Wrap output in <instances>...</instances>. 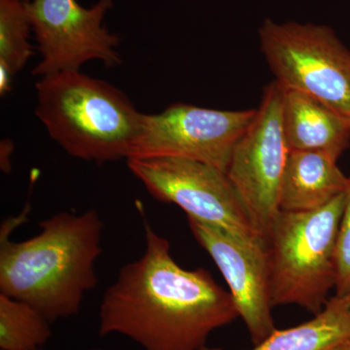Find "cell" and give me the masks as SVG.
<instances>
[{
	"instance_id": "4",
	"label": "cell",
	"mask_w": 350,
	"mask_h": 350,
	"mask_svg": "<svg viewBox=\"0 0 350 350\" xmlns=\"http://www.w3.org/2000/svg\"><path fill=\"white\" fill-rule=\"evenodd\" d=\"M345 193L326 206L301 213L280 211L268 236L273 306L296 305L321 312L336 284V245Z\"/></svg>"
},
{
	"instance_id": "15",
	"label": "cell",
	"mask_w": 350,
	"mask_h": 350,
	"mask_svg": "<svg viewBox=\"0 0 350 350\" xmlns=\"http://www.w3.org/2000/svg\"><path fill=\"white\" fill-rule=\"evenodd\" d=\"M52 323L33 306L0 294V350H38L53 336Z\"/></svg>"
},
{
	"instance_id": "3",
	"label": "cell",
	"mask_w": 350,
	"mask_h": 350,
	"mask_svg": "<svg viewBox=\"0 0 350 350\" xmlns=\"http://www.w3.org/2000/svg\"><path fill=\"white\" fill-rule=\"evenodd\" d=\"M36 88V115L66 153L96 163L128 160L142 114L118 88L80 70L43 76Z\"/></svg>"
},
{
	"instance_id": "21",
	"label": "cell",
	"mask_w": 350,
	"mask_h": 350,
	"mask_svg": "<svg viewBox=\"0 0 350 350\" xmlns=\"http://www.w3.org/2000/svg\"><path fill=\"white\" fill-rule=\"evenodd\" d=\"M38 350H43V349H38Z\"/></svg>"
},
{
	"instance_id": "11",
	"label": "cell",
	"mask_w": 350,
	"mask_h": 350,
	"mask_svg": "<svg viewBox=\"0 0 350 350\" xmlns=\"http://www.w3.org/2000/svg\"><path fill=\"white\" fill-rule=\"evenodd\" d=\"M282 126L290 151L317 152L338 161L350 146L349 122L301 92L284 89Z\"/></svg>"
},
{
	"instance_id": "6",
	"label": "cell",
	"mask_w": 350,
	"mask_h": 350,
	"mask_svg": "<svg viewBox=\"0 0 350 350\" xmlns=\"http://www.w3.org/2000/svg\"><path fill=\"white\" fill-rule=\"evenodd\" d=\"M283 94L275 80L264 88L254 119L234 147L227 170L255 234L264 239L280 211V187L290 152L282 126Z\"/></svg>"
},
{
	"instance_id": "16",
	"label": "cell",
	"mask_w": 350,
	"mask_h": 350,
	"mask_svg": "<svg viewBox=\"0 0 350 350\" xmlns=\"http://www.w3.org/2000/svg\"><path fill=\"white\" fill-rule=\"evenodd\" d=\"M336 295L350 293V174L336 245Z\"/></svg>"
},
{
	"instance_id": "2",
	"label": "cell",
	"mask_w": 350,
	"mask_h": 350,
	"mask_svg": "<svg viewBox=\"0 0 350 350\" xmlns=\"http://www.w3.org/2000/svg\"><path fill=\"white\" fill-rule=\"evenodd\" d=\"M29 206L6 219L0 231V294L29 304L51 323L75 317L98 283L103 222L96 208L59 213L39 223L40 232L15 241L11 234L27 219Z\"/></svg>"
},
{
	"instance_id": "17",
	"label": "cell",
	"mask_w": 350,
	"mask_h": 350,
	"mask_svg": "<svg viewBox=\"0 0 350 350\" xmlns=\"http://www.w3.org/2000/svg\"><path fill=\"white\" fill-rule=\"evenodd\" d=\"M1 147L4 148V153L1 152V169L4 172H9L11 169L10 161H9V155L12 154L13 146L10 142H4V146L2 145Z\"/></svg>"
},
{
	"instance_id": "7",
	"label": "cell",
	"mask_w": 350,
	"mask_h": 350,
	"mask_svg": "<svg viewBox=\"0 0 350 350\" xmlns=\"http://www.w3.org/2000/svg\"><path fill=\"white\" fill-rule=\"evenodd\" d=\"M256 108L218 110L174 103L159 114H142L129 159L180 158L227 172L232 154Z\"/></svg>"
},
{
	"instance_id": "19",
	"label": "cell",
	"mask_w": 350,
	"mask_h": 350,
	"mask_svg": "<svg viewBox=\"0 0 350 350\" xmlns=\"http://www.w3.org/2000/svg\"><path fill=\"white\" fill-rule=\"evenodd\" d=\"M89 350H105V349H89Z\"/></svg>"
},
{
	"instance_id": "5",
	"label": "cell",
	"mask_w": 350,
	"mask_h": 350,
	"mask_svg": "<svg viewBox=\"0 0 350 350\" xmlns=\"http://www.w3.org/2000/svg\"><path fill=\"white\" fill-rule=\"evenodd\" d=\"M258 32L275 81L317 98L350 124V50L331 27L267 19Z\"/></svg>"
},
{
	"instance_id": "9",
	"label": "cell",
	"mask_w": 350,
	"mask_h": 350,
	"mask_svg": "<svg viewBox=\"0 0 350 350\" xmlns=\"http://www.w3.org/2000/svg\"><path fill=\"white\" fill-rule=\"evenodd\" d=\"M113 0H100L85 8L76 0H29L27 13L38 41L41 61L32 75L80 70L91 61L108 68L122 63L119 38L103 25Z\"/></svg>"
},
{
	"instance_id": "8",
	"label": "cell",
	"mask_w": 350,
	"mask_h": 350,
	"mask_svg": "<svg viewBox=\"0 0 350 350\" xmlns=\"http://www.w3.org/2000/svg\"><path fill=\"white\" fill-rule=\"evenodd\" d=\"M126 163L154 199L180 207L188 218L241 236H257L227 172L180 158L129 159Z\"/></svg>"
},
{
	"instance_id": "14",
	"label": "cell",
	"mask_w": 350,
	"mask_h": 350,
	"mask_svg": "<svg viewBox=\"0 0 350 350\" xmlns=\"http://www.w3.org/2000/svg\"><path fill=\"white\" fill-rule=\"evenodd\" d=\"M31 19L25 0H0V94L12 89L14 76L32 56Z\"/></svg>"
},
{
	"instance_id": "18",
	"label": "cell",
	"mask_w": 350,
	"mask_h": 350,
	"mask_svg": "<svg viewBox=\"0 0 350 350\" xmlns=\"http://www.w3.org/2000/svg\"><path fill=\"white\" fill-rule=\"evenodd\" d=\"M330 350H350V338H347L344 342H340Z\"/></svg>"
},
{
	"instance_id": "12",
	"label": "cell",
	"mask_w": 350,
	"mask_h": 350,
	"mask_svg": "<svg viewBox=\"0 0 350 350\" xmlns=\"http://www.w3.org/2000/svg\"><path fill=\"white\" fill-rule=\"evenodd\" d=\"M337 163L317 152L290 151L280 187V211H314L344 194L349 176Z\"/></svg>"
},
{
	"instance_id": "20",
	"label": "cell",
	"mask_w": 350,
	"mask_h": 350,
	"mask_svg": "<svg viewBox=\"0 0 350 350\" xmlns=\"http://www.w3.org/2000/svg\"><path fill=\"white\" fill-rule=\"evenodd\" d=\"M25 1H29V0H25Z\"/></svg>"
},
{
	"instance_id": "1",
	"label": "cell",
	"mask_w": 350,
	"mask_h": 350,
	"mask_svg": "<svg viewBox=\"0 0 350 350\" xmlns=\"http://www.w3.org/2000/svg\"><path fill=\"white\" fill-rule=\"evenodd\" d=\"M144 254L103 294L98 334L124 336L144 350H199L239 317L234 299L206 269L181 268L144 217Z\"/></svg>"
},
{
	"instance_id": "13",
	"label": "cell",
	"mask_w": 350,
	"mask_h": 350,
	"mask_svg": "<svg viewBox=\"0 0 350 350\" xmlns=\"http://www.w3.org/2000/svg\"><path fill=\"white\" fill-rule=\"evenodd\" d=\"M350 338V293L329 299L321 312L300 325L276 330L251 350H330ZM199 350H223L204 345Z\"/></svg>"
},
{
	"instance_id": "10",
	"label": "cell",
	"mask_w": 350,
	"mask_h": 350,
	"mask_svg": "<svg viewBox=\"0 0 350 350\" xmlns=\"http://www.w3.org/2000/svg\"><path fill=\"white\" fill-rule=\"evenodd\" d=\"M197 243L224 276L239 317L256 345L276 330L271 310V275L266 241L241 236L188 218Z\"/></svg>"
}]
</instances>
